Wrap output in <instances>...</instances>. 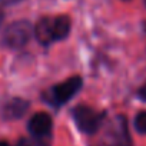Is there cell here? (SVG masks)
I'll return each instance as SVG.
<instances>
[{
	"label": "cell",
	"instance_id": "12",
	"mask_svg": "<svg viewBox=\"0 0 146 146\" xmlns=\"http://www.w3.org/2000/svg\"><path fill=\"white\" fill-rule=\"evenodd\" d=\"M3 17H5V13H3V10H2V5H0V23H2Z\"/></svg>",
	"mask_w": 146,
	"mask_h": 146
},
{
	"label": "cell",
	"instance_id": "8",
	"mask_svg": "<svg viewBox=\"0 0 146 146\" xmlns=\"http://www.w3.org/2000/svg\"><path fill=\"white\" fill-rule=\"evenodd\" d=\"M16 146H49L46 142L42 140V137H23L17 142Z\"/></svg>",
	"mask_w": 146,
	"mask_h": 146
},
{
	"label": "cell",
	"instance_id": "4",
	"mask_svg": "<svg viewBox=\"0 0 146 146\" xmlns=\"http://www.w3.org/2000/svg\"><path fill=\"white\" fill-rule=\"evenodd\" d=\"M52 126H53V122H52V117L44 113V112H37L35 113L29 123H27V129L30 132L32 136L35 137H44L50 133L52 130Z\"/></svg>",
	"mask_w": 146,
	"mask_h": 146
},
{
	"label": "cell",
	"instance_id": "6",
	"mask_svg": "<svg viewBox=\"0 0 146 146\" xmlns=\"http://www.w3.org/2000/svg\"><path fill=\"white\" fill-rule=\"evenodd\" d=\"M29 109V102L22 98H13L3 106V117L7 120H15L22 117Z\"/></svg>",
	"mask_w": 146,
	"mask_h": 146
},
{
	"label": "cell",
	"instance_id": "1",
	"mask_svg": "<svg viewBox=\"0 0 146 146\" xmlns=\"http://www.w3.org/2000/svg\"><path fill=\"white\" fill-rule=\"evenodd\" d=\"M72 116H73V120H75L78 129L88 135L96 133L105 119L103 112H96L95 109L85 106V105L76 106L72 110Z\"/></svg>",
	"mask_w": 146,
	"mask_h": 146
},
{
	"label": "cell",
	"instance_id": "5",
	"mask_svg": "<svg viewBox=\"0 0 146 146\" xmlns=\"http://www.w3.org/2000/svg\"><path fill=\"white\" fill-rule=\"evenodd\" d=\"M35 36L39 43L50 44L54 40V29H53V17H43L35 26Z\"/></svg>",
	"mask_w": 146,
	"mask_h": 146
},
{
	"label": "cell",
	"instance_id": "9",
	"mask_svg": "<svg viewBox=\"0 0 146 146\" xmlns=\"http://www.w3.org/2000/svg\"><path fill=\"white\" fill-rule=\"evenodd\" d=\"M135 129L139 133H146V112H140L135 117Z\"/></svg>",
	"mask_w": 146,
	"mask_h": 146
},
{
	"label": "cell",
	"instance_id": "7",
	"mask_svg": "<svg viewBox=\"0 0 146 146\" xmlns=\"http://www.w3.org/2000/svg\"><path fill=\"white\" fill-rule=\"evenodd\" d=\"M53 29H54V40L66 39L70 32V19L67 16L53 17Z\"/></svg>",
	"mask_w": 146,
	"mask_h": 146
},
{
	"label": "cell",
	"instance_id": "14",
	"mask_svg": "<svg viewBox=\"0 0 146 146\" xmlns=\"http://www.w3.org/2000/svg\"><path fill=\"white\" fill-rule=\"evenodd\" d=\"M143 30H145V33H146V20H145V23H143Z\"/></svg>",
	"mask_w": 146,
	"mask_h": 146
},
{
	"label": "cell",
	"instance_id": "3",
	"mask_svg": "<svg viewBox=\"0 0 146 146\" xmlns=\"http://www.w3.org/2000/svg\"><path fill=\"white\" fill-rule=\"evenodd\" d=\"M80 88H82V78L73 76V78L53 86L49 90V93H46L44 98L53 106H62L75 96L80 90Z\"/></svg>",
	"mask_w": 146,
	"mask_h": 146
},
{
	"label": "cell",
	"instance_id": "10",
	"mask_svg": "<svg viewBox=\"0 0 146 146\" xmlns=\"http://www.w3.org/2000/svg\"><path fill=\"white\" fill-rule=\"evenodd\" d=\"M137 98H139L140 100L146 102V83L139 88V90H137Z\"/></svg>",
	"mask_w": 146,
	"mask_h": 146
},
{
	"label": "cell",
	"instance_id": "11",
	"mask_svg": "<svg viewBox=\"0 0 146 146\" xmlns=\"http://www.w3.org/2000/svg\"><path fill=\"white\" fill-rule=\"evenodd\" d=\"M98 146H117V145H115V142H113V140H110V139L108 137V140H105V142L99 143Z\"/></svg>",
	"mask_w": 146,
	"mask_h": 146
},
{
	"label": "cell",
	"instance_id": "2",
	"mask_svg": "<svg viewBox=\"0 0 146 146\" xmlns=\"http://www.w3.org/2000/svg\"><path fill=\"white\" fill-rule=\"evenodd\" d=\"M35 35V27L27 20H17L9 25L3 33V44L12 49H20L23 47Z\"/></svg>",
	"mask_w": 146,
	"mask_h": 146
},
{
	"label": "cell",
	"instance_id": "13",
	"mask_svg": "<svg viewBox=\"0 0 146 146\" xmlns=\"http://www.w3.org/2000/svg\"><path fill=\"white\" fill-rule=\"evenodd\" d=\"M0 146H10L6 140H0Z\"/></svg>",
	"mask_w": 146,
	"mask_h": 146
}]
</instances>
